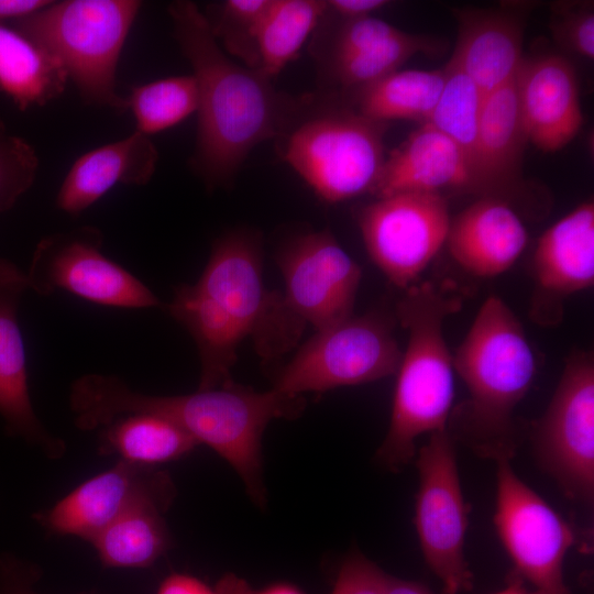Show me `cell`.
Listing matches in <instances>:
<instances>
[{
	"mask_svg": "<svg viewBox=\"0 0 594 594\" xmlns=\"http://www.w3.org/2000/svg\"><path fill=\"white\" fill-rule=\"evenodd\" d=\"M69 407L75 425L96 430L117 417L150 413L164 416L224 459L241 479L250 499L264 509L262 439L267 425L279 418L298 417L301 396L275 389L257 392L231 382L220 387L184 395H148L132 389L114 375L85 374L69 388Z\"/></svg>",
	"mask_w": 594,
	"mask_h": 594,
	"instance_id": "cell-1",
	"label": "cell"
},
{
	"mask_svg": "<svg viewBox=\"0 0 594 594\" xmlns=\"http://www.w3.org/2000/svg\"><path fill=\"white\" fill-rule=\"evenodd\" d=\"M168 13L199 90L191 166L209 189L227 186L253 147L282 136L306 102L278 91L258 70L228 57L193 1L172 2Z\"/></svg>",
	"mask_w": 594,
	"mask_h": 594,
	"instance_id": "cell-2",
	"label": "cell"
},
{
	"mask_svg": "<svg viewBox=\"0 0 594 594\" xmlns=\"http://www.w3.org/2000/svg\"><path fill=\"white\" fill-rule=\"evenodd\" d=\"M452 362L469 398L450 414V437L477 457L510 460L520 443L514 411L537 363L520 321L503 299L492 295L482 304Z\"/></svg>",
	"mask_w": 594,
	"mask_h": 594,
	"instance_id": "cell-3",
	"label": "cell"
},
{
	"mask_svg": "<svg viewBox=\"0 0 594 594\" xmlns=\"http://www.w3.org/2000/svg\"><path fill=\"white\" fill-rule=\"evenodd\" d=\"M396 316L408 331V343L397 370L387 433L376 451L380 465L399 472L416 457L422 433L447 429L454 395L453 362L443 323L462 307L431 282L405 290Z\"/></svg>",
	"mask_w": 594,
	"mask_h": 594,
	"instance_id": "cell-4",
	"label": "cell"
},
{
	"mask_svg": "<svg viewBox=\"0 0 594 594\" xmlns=\"http://www.w3.org/2000/svg\"><path fill=\"white\" fill-rule=\"evenodd\" d=\"M284 292H275L255 341L264 361L294 349L304 330L329 329L353 316L362 270L330 230L292 239L277 253Z\"/></svg>",
	"mask_w": 594,
	"mask_h": 594,
	"instance_id": "cell-5",
	"label": "cell"
},
{
	"mask_svg": "<svg viewBox=\"0 0 594 594\" xmlns=\"http://www.w3.org/2000/svg\"><path fill=\"white\" fill-rule=\"evenodd\" d=\"M142 6L139 0L51 1L13 24L61 62L86 103L124 111L117 70Z\"/></svg>",
	"mask_w": 594,
	"mask_h": 594,
	"instance_id": "cell-6",
	"label": "cell"
},
{
	"mask_svg": "<svg viewBox=\"0 0 594 594\" xmlns=\"http://www.w3.org/2000/svg\"><path fill=\"white\" fill-rule=\"evenodd\" d=\"M385 129L355 110L298 116L278 138L279 154L320 199L341 202L373 193L386 157Z\"/></svg>",
	"mask_w": 594,
	"mask_h": 594,
	"instance_id": "cell-7",
	"label": "cell"
},
{
	"mask_svg": "<svg viewBox=\"0 0 594 594\" xmlns=\"http://www.w3.org/2000/svg\"><path fill=\"white\" fill-rule=\"evenodd\" d=\"M403 352L392 321L378 312L315 332L278 372L273 389L287 396L371 383L397 373Z\"/></svg>",
	"mask_w": 594,
	"mask_h": 594,
	"instance_id": "cell-8",
	"label": "cell"
},
{
	"mask_svg": "<svg viewBox=\"0 0 594 594\" xmlns=\"http://www.w3.org/2000/svg\"><path fill=\"white\" fill-rule=\"evenodd\" d=\"M532 440L540 466L571 499L594 496V358L573 351Z\"/></svg>",
	"mask_w": 594,
	"mask_h": 594,
	"instance_id": "cell-9",
	"label": "cell"
},
{
	"mask_svg": "<svg viewBox=\"0 0 594 594\" xmlns=\"http://www.w3.org/2000/svg\"><path fill=\"white\" fill-rule=\"evenodd\" d=\"M416 465L419 490L414 522L424 559L441 581L443 594L470 591L473 574L464 556L468 507L447 429L430 433Z\"/></svg>",
	"mask_w": 594,
	"mask_h": 594,
	"instance_id": "cell-10",
	"label": "cell"
},
{
	"mask_svg": "<svg viewBox=\"0 0 594 594\" xmlns=\"http://www.w3.org/2000/svg\"><path fill=\"white\" fill-rule=\"evenodd\" d=\"M103 234L92 226L44 237L26 273L29 289L40 296L64 290L89 302L114 308L162 307L136 276L106 256Z\"/></svg>",
	"mask_w": 594,
	"mask_h": 594,
	"instance_id": "cell-11",
	"label": "cell"
},
{
	"mask_svg": "<svg viewBox=\"0 0 594 594\" xmlns=\"http://www.w3.org/2000/svg\"><path fill=\"white\" fill-rule=\"evenodd\" d=\"M366 251L398 288L417 284L446 244L451 218L448 201L436 193H399L377 198L358 211Z\"/></svg>",
	"mask_w": 594,
	"mask_h": 594,
	"instance_id": "cell-12",
	"label": "cell"
},
{
	"mask_svg": "<svg viewBox=\"0 0 594 594\" xmlns=\"http://www.w3.org/2000/svg\"><path fill=\"white\" fill-rule=\"evenodd\" d=\"M496 465L494 524L515 573L541 594H570L563 564L575 541L571 526L517 476L510 460Z\"/></svg>",
	"mask_w": 594,
	"mask_h": 594,
	"instance_id": "cell-13",
	"label": "cell"
},
{
	"mask_svg": "<svg viewBox=\"0 0 594 594\" xmlns=\"http://www.w3.org/2000/svg\"><path fill=\"white\" fill-rule=\"evenodd\" d=\"M176 497L170 475L157 468L119 460L82 482L33 519L47 534L91 541L108 525L132 508L153 504L167 509Z\"/></svg>",
	"mask_w": 594,
	"mask_h": 594,
	"instance_id": "cell-14",
	"label": "cell"
},
{
	"mask_svg": "<svg viewBox=\"0 0 594 594\" xmlns=\"http://www.w3.org/2000/svg\"><path fill=\"white\" fill-rule=\"evenodd\" d=\"M535 289L530 317L556 326L563 302L594 284V204L584 201L554 222L539 238L534 253Z\"/></svg>",
	"mask_w": 594,
	"mask_h": 594,
	"instance_id": "cell-15",
	"label": "cell"
},
{
	"mask_svg": "<svg viewBox=\"0 0 594 594\" xmlns=\"http://www.w3.org/2000/svg\"><path fill=\"white\" fill-rule=\"evenodd\" d=\"M29 289L26 273L0 258V417L6 431L37 448L48 459H58L66 444L52 435L34 410L18 312Z\"/></svg>",
	"mask_w": 594,
	"mask_h": 594,
	"instance_id": "cell-16",
	"label": "cell"
},
{
	"mask_svg": "<svg viewBox=\"0 0 594 594\" xmlns=\"http://www.w3.org/2000/svg\"><path fill=\"white\" fill-rule=\"evenodd\" d=\"M527 141L544 152L566 146L583 124L576 74L569 61L546 55L524 58L516 75Z\"/></svg>",
	"mask_w": 594,
	"mask_h": 594,
	"instance_id": "cell-17",
	"label": "cell"
},
{
	"mask_svg": "<svg viewBox=\"0 0 594 594\" xmlns=\"http://www.w3.org/2000/svg\"><path fill=\"white\" fill-rule=\"evenodd\" d=\"M194 286L253 338L274 294L264 285L261 235L238 230L219 238Z\"/></svg>",
	"mask_w": 594,
	"mask_h": 594,
	"instance_id": "cell-18",
	"label": "cell"
},
{
	"mask_svg": "<svg viewBox=\"0 0 594 594\" xmlns=\"http://www.w3.org/2000/svg\"><path fill=\"white\" fill-rule=\"evenodd\" d=\"M528 243L527 229L501 197L484 196L451 219L446 244L453 260L477 277L508 271Z\"/></svg>",
	"mask_w": 594,
	"mask_h": 594,
	"instance_id": "cell-19",
	"label": "cell"
},
{
	"mask_svg": "<svg viewBox=\"0 0 594 594\" xmlns=\"http://www.w3.org/2000/svg\"><path fill=\"white\" fill-rule=\"evenodd\" d=\"M454 189L476 193L461 150L430 123H421L385 157L373 190L377 198L399 193Z\"/></svg>",
	"mask_w": 594,
	"mask_h": 594,
	"instance_id": "cell-20",
	"label": "cell"
},
{
	"mask_svg": "<svg viewBox=\"0 0 594 594\" xmlns=\"http://www.w3.org/2000/svg\"><path fill=\"white\" fill-rule=\"evenodd\" d=\"M158 161L151 138L138 131L97 146L73 163L56 195L58 210L78 216L117 185L143 186L153 177Z\"/></svg>",
	"mask_w": 594,
	"mask_h": 594,
	"instance_id": "cell-21",
	"label": "cell"
},
{
	"mask_svg": "<svg viewBox=\"0 0 594 594\" xmlns=\"http://www.w3.org/2000/svg\"><path fill=\"white\" fill-rule=\"evenodd\" d=\"M457 16L459 32L450 61L484 95L515 78L524 61L519 19L497 11H458Z\"/></svg>",
	"mask_w": 594,
	"mask_h": 594,
	"instance_id": "cell-22",
	"label": "cell"
},
{
	"mask_svg": "<svg viewBox=\"0 0 594 594\" xmlns=\"http://www.w3.org/2000/svg\"><path fill=\"white\" fill-rule=\"evenodd\" d=\"M528 143L516 76L484 96L479 128L477 172L484 196L502 197L518 182Z\"/></svg>",
	"mask_w": 594,
	"mask_h": 594,
	"instance_id": "cell-23",
	"label": "cell"
},
{
	"mask_svg": "<svg viewBox=\"0 0 594 594\" xmlns=\"http://www.w3.org/2000/svg\"><path fill=\"white\" fill-rule=\"evenodd\" d=\"M68 81L50 51L14 24L0 23V92L20 110L57 99Z\"/></svg>",
	"mask_w": 594,
	"mask_h": 594,
	"instance_id": "cell-24",
	"label": "cell"
},
{
	"mask_svg": "<svg viewBox=\"0 0 594 594\" xmlns=\"http://www.w3.org/2000/svg\"><path fill=\"white\" fill-rule=\"evenodd\" d=\"M99 452L121 461L156 468L189 454L199 443L173 420L156 414L117 417L99 429Z\"/></svg>",
	"mask_w": 594,
	"mask_h": 594,
	"instance_id": "cell-25",
	"label": "cell"
},
{
	"mask_svg": "<svg viewBox=\"0 0 594 594\" xmlns=\"http://www.w3.org/2000/svg\"><path fill=\"white\" fill-rule=\"evenodd\" d=\"M444 69L394 72L358 89L356 112L373 121H428L444 85Z\"/></svg>",
	"mask_w": 594,
	"mask_h": 594,
	"instance_id": "cell-26",
	"label": "cell"
},
{
	"mask_svg": "<svg viewBox=\"0 0 594 594\" xmlns=\"http://www.w3.org/2000/svg\"><path fill=\"white\" fill-rule=\"evenodd\" d=\"M165 509L144 504L127 512L90 541L107 568H147L172 547Z\"/></svg>",
	"mask_w": 594,
	"mask_h": 594,
	"instance_id": "cell-27",
	"label": "cell"
},
{
	"mask_svg": "<svg viewBox=\"0 0 594 594\" xmlns=\"http://www.w3.org/2000/svg\"><path fill=\"white\" fill-rule=\"evenodd\" d=\"M326 13L323 0H270L257 28V70L270 79L279 74Z\"/></svg>",
	"mask_w": 594,
	"mask_h": 594,
	"instance_id": "cell-28",
	"label": "cell"
},
{
	"mask_svg": "<svg viewBox=\"0 0 594 594\" xmlns=\"http://www.w3.org/2000/svg\"><path fill=\"white\" fill-rule=\"evenodd\" d=\"M443 69L444 85L427 123L447 135L461 150L472 173L477 194L483 195L477 172V142L485 95L451 61Z\"/></svg>",
	"mask_w": 594,
	"mask_h": 594,
	"instance_id": "cell-29",
	"label": "cell"
},
{
	"mask_svg": "<svg viewBox=\"0 0 594 594\" xmlns=\"http://www.w3.org/2000/svg\"><path fill=\"white\" fill-rule=\"evenodd\" d=\"M198 103V84L189 74L133 86L125 98V110L134 118L135 131L150 136L186 120L197 112Z\"/></svg>",
	"mask_w": 594,
	"mask_h": 594,
	"instance_id": "cell-30",
	"label": "cell"
},
{
	"mask_svg": "<svg viewBox=\"0 0 594 594\" xmlns=\"http://www.w3.org/2000/svg\"><path fill=\"white\" fill-rule=\"evenodd\" d=\"M429 36L403 31L398 36L366 52L323 62L324 73L342 88L360 89L394 72L419 53L438 50Z\"/></svg>",
	"mask_w": 594,
	"mask_h": 594,
	"instance_id": "cell-31",
	"label": "cell"
},
{
	"mask_svg": "<svg viewBox=\"0 0 594 594\" xmlns=\"http://www.w3.org/2000/svg\"><path fill=\"white\" fill-rule=\"evenodd\" d=\"M270 0H227L204 13L224 50L246 67L258 69L257 28Z\"/></svg>",
	"mask_w": 594,
	"mask_h": 594,
	"instance_id": "cell-32",
	"label": "cell"
},
{
	"mask_svg": "<svg viewBox=\"0 0 594 594\" xmlns=\"http://www.w3.org/2000/svg\"><path fill=\"white\" fill-rule=\"evenodd\" d=\"M38 164L33 146L0 119V212L10 210L31 188Z\"/></svg>",
	"mask_w": 594,
	"mask_h": 594,
	"instance_id": "cell-33",
	"label": "cell"
},
{
	"mask_svg": "<svg viewBox=\"0 0 594 594\" xmlns=\"http://www.w3.org/2000/svg\"><path fill=\"white\" fill-rule=\"evenodd\" d=\"M386 573L354 551L343 561L331 594H383Z\"/></svg>",
	"mask_w": 594,
	"mask_h": 594,
	"instance_id": "cell-34",
	"label": "cell"
},
{
	"mask_svg": "<svg viewBox=\"0 0 594 594\" xmlns=\"http://www.w3.org/2000/svg\"><path fill=\"white\" fill-rule=\"evenodd\" d=\"M552 22L556 38L570 51L588 59L594 57V14L588 6L560 10Z\"/></svg>",
	"mask_w": 594,
	"mask_h": 594,
	"instance_id": "cell-35",
	"label": "cell"
},
{
	"mask_svg": "<svg viewBox=\"0 0 594 594\" xmlns=\"http://www.w3.org/2000/svg\"><path fill=\"white\" fill-rule=\"evenodd\" d=\"M249 583L233 573L224 574L215 586L185 573H172L160 584L156 594H248Z\"/></svg>",
	"mask_w": 594,
	"mask_h": 594,
	"instance_id": "cell-36",
	"label": "cell"
},
{
	"mask_svg": "<svg viewBox=\"0 0 594 594\" xmlns=\"http://www.w3.org/2000/svg\"><path fill=\"white\" fill-rule=\"evenodd\" d=\"M40 575L36 564L11 553L0 556V594H41L34 588Z\"/></svg>",
	"mask_w": 594,
	"mask_h": 594,
	"instance_id": "cell-37",
	"label": "cell"
},
{
	"mask_svg": "<svg viewBox=\"0 0 594 594\" xmlns=\"http://www.w3.org/2000/svg\"><path fill=\"white\" fill-rule=\"evenodd\" d=\"M388 3L385 0H329L327 1V12L336 14L341 20H353L372 16V13Z\"/></svg>",
	"mask_w": 594,
	"mask_h": 594,
	"instance_id": "cell-38",
	"label": "cell"
},
{
	"mask_svg": "<svg viewBox=\"0 0 594 594\" xmlns=\"http://www.w3.org/2000/svg\"><path fill=\"white\" fill-rule=\"evenodd\" d=\"M50 3L51 0H0V23L28 18Z\"/></svg>",
	"mask_w": 594,
	"mask_h": 594,
	"instance_id": "cell-39",
	"label": "cell"
},
{
	"mask_svg": "<svg viewBox=\"0 0 594 594\" xmlns=\"http://www.w3.org/2000/svg\"><path fill=\"white\" fill-rule=\"evenodd\" d=\"M383 594H435L427 586L415 581L386 575Z\"/></svg>",
	"mask_w": 594,
	"mask_h": 594,
	"instance_id": "cell-40",
	"label": "cell"
},
{
	"mask_svg": "<svg viewBox=\"0 0 594 594\" xmlns=\"http://www.w3.org/2000/svg\"><path fill=\"white\" fill-rule=\"evenodd\" d=\"M248 594H305V593L293 584L280 582V583H274L258 591L253 590L251 587Z\"/></svg>",
	"mask_w": 594,
	"mask_h": 594,
	"instance_id": "cell-41",
	"label": "cell"
},
{
	"mask_svg": "<svg viewBox=\"0 0 594 594\" xmlns=\"http://www.w3.org/2000/svg\"><path fill=\"white\" fill-rule=\"evenodd\" d=\"M493 594H541L539 591L535 590L534 592H529L524 586V580L516 574L515 572L510 575L507 586L496 593Z\"/></svg>",
	"mask_w": 594,
	"mask_h": 594,
	"instance_id": "cell-42",
	"label": "cell"
}]
</instances>
